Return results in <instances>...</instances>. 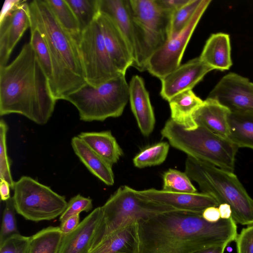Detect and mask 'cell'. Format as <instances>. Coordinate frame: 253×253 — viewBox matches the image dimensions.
I'll return each mask as SVG.
<instances>
[{"mask_svg":"<svg viewBox=\"0 0 253 253\" xmlns=\"http://www.w3.org/2000/svg\"><path fill=\"white\" fill-rule=\"evenodd\" d=\"M202 213L175 210L139 220V253H192L235 241L232 217L210 222Z\"/></svg>","mask_w":253,"mask_h":253,"instance_id":"1","label":"cell"},{"mask_svg":"<svg viewBox=\"0 0 253 253\" xmlns=\"http://www.w3.org/2000/svg\"><path fill=\"white\" fill-rule=\"evenodd\" d=\"M56 101L29 42L11 63L0 67V116L18 114L44 125L51 117Z\"/></svg>","mask_w":253,"mask_h":253,"instance_id":"2","label":"cell"},{"mask_svg":"<svg viewBox=\"0 0 253 253\" xmlns=\"http://www.w3.org/2000/svg\"><path fill=\"white\" fill-rule=\"evenodd\" d=\"M29 5L31 22L42 34L50 53L52 92L56 100H63L86 84L78 42L60 25L45 0H33Z\"/></svg>","mask_w":253,"mask_h":253,"instance_id":"3","label":"cell"},{"mask_svg":"<svg viewBox=\"0 0 253 253\" xmlns=\"http://www.w3.org/2000/svg\"><path fill=\"white\" fill-rule=\"evenodd\" d=\"M185 172L197 183L203 193L212 196L219 205L228 204L235 222L253 224V199L233 172L188 157Z\"/></svg>","mask_w":253,"mask_h":253,"instance_id":"4","label":"cell"},{"mask_svg":"<svg viewBox=\"0 0 253 253\" xmlns=\"http://www.w3.org/2000/svg\"><path fill=\"white\" fill-rule=\"evenodd\" d=\"M161 133L172 147L186 153L188 157L233 172L239 148L227 137L202 126L186 129L171 119L166 123Z\"/></svg>","mask_w":253,"mask_h":253,"instance_id":"5","label":"cell"},{"mask_svg":"<svg viewBox=\"0 0 253 253\" xmlns=\"http://www.w3.org/2000/svg\"><path fill=\"white\" fill-rule=\"evenodd\" d=\"M133 24L134 67L146 70L150 57L170 37L174 12L163 7L159 0H129Z\"/></svg>","mask_w":253,"mask_h":253,"instance_id":"6","label":"cell"},{"mask_svg":"<svg viewBox=\"0 0 253 253\" xmlns=\"http://www.w3.org/2000/svg\"><path fill=\"white\" fill-rule=\"evenodd\" d=\"M101 209L102 217L91 250L105 237L131 223L175 210L143 199L138 196L136 190L126 185L120 187Z\"/></svg>","mask_w":253,"mask_h":253,"instance_id":"7","label":"cell"},{"mask_svg":"<svg viewBox=\"0 0 253 253\" xmlns=\"http://www.w3.org/2000/svg\"><path fill=\"white\" fill-rule=\"evenodd\" d=\"M63 100L76 107L81 120L103 121L122 115L129 100V84L122 75L97 87L86 83Z\"/></svg>","mask_w":253,"mask_h":253,"instance_id":"8","label":"cell"},{"mask_svg":"<svg viewBox=\"0 0 253 253\" xmlns=\"http://www.w3.org/2000/svg\"><path fill=\"white\" fill-rule=\"evenodd\" d=\"M13 189L15 211L26 220H53L60 216L67 206L64 197L29 176L21 177L15 182Z\"/></svg>","mask_w":253,"mask_h":253,"instance_id":"9","label":"cell"},{"mask_svg":"<svg viewBox=\"0 0 253 253\" xmlns=\"http://www.w3.org/2000/svg\"><path fill=\"white\" fill-rule=\"evenodd\" d=\"M78 44L87 84L97 87L122 75L110 58L96 19L82 32Z\"/></svg>","mask_w":253,"mask_h":253,"instance_id":"10","label":"cell"},{"mask_svg":"<svg viewBox=\"0 0 253 253\" xmlns=\"http://www.w3.org/2000/svg\"><path fill=\"white\" fill-rule=\"evenodd\" d=\"M211 0H202L190 22L177 35L170 38L148 60L146 70L160 80L177 68L186 47Z\"/></svg>","mask_w":253,"mask_h":253,"instance_id":"11","label":"cell"},{"mask_svg":"<svg viewBox=\"0 0 253 253\" xmlns=\"http://www.w3.org/2000/svg\"><path fill=\"white\" fill-rule=\"evenodd\" d=\"M208 97L216 100L230 112H253V82L229 73L218 81Z\"/></svg>","mask_w":253,"mask_h":253,"instance_id":"12","label":"cell"},{"mask_svg":"<svg viewBox=\"0 0 253 253\" xmlns=\"http://www.w3.org/2000/svg\"><path fill=\"white\" fill-rule=\"evenodd\" d=\"M30 26L29 5L25 1L0 19V67L7 65L14 48Z\"/></svg>","mask_w":253,"mask_h":253,"instance_id":"13","label":"cell"},{"mask_svg":"<svg viewBox=\"0 0 253 253\" xmlns=\"http://www.w3.org/2000/svg\"><path fill=\"white\" fill-rule=\"evenodd\" d=\"M212 70L199 57L191 59L160 80L161 96L169 101L177 94L192 89Z\"/></svg>","mask_w":253,"mask_h":253,"instance_id":"14","label":"cell"},{"mask_svg":"<svg viewBox=\"0 0 253 253\" xmlns=\"http://www.w3.org/2000/svg\"><path fill=\"white\" fill-rule=\"evenodd\" d=\"M96 19L113 65L121 74L125 75L127 69L134 63L133 54L126 39L107 14L99 11Z\"/></svg>","mask_w":253,"mask_h":253,"instance_id":"15","label":"cell"},{"mask_svg":"<svg viewBox=\"0 0 253 253\" xmlns=\"http://www.w3.org/2000/svg\"><path fill=\"white\" fill-rule=\"evenodd\" d=\"M136 193L143 199L177 210L202 213L208 207H217L219 205L214 198L203 192H173L151 188L136 190Z\"/></svg>","mask_w":253,"mask_h":253,"instance_id":"16","label":"cell"},{"mask_svg":"<svg viewBox=\"0 0 253 253\" xmlns=\"http://www.w3.org/2000/svg\"><path fill=\"white\" fill-rule=\"evenodd\" d=\"M102 217L101 207H97L75 229L63 234L58 253H88Z\"/></svg>","mask_w":253,"mask_h":253,"instance_id":"17","label":"cell"},{"mask_svg":"<svg viewBox=\"0 0 253 253\" xmlns=\"http://www.w3.org/2000/svg\"><path fill=\"white\" fill-rule=\"evenodd\" d=\"M129 89L131 111L141 132L148 136L154 129L155 118L143 79L138 75L133 76L129 84Z\"/></svg>","mask_w":253,"mask_h":253,"instance_id":"18","label":"cell"},{"mask_svg":"<svg viewBox=\"0 0 253 253\" xmlns=\"http://www.w3.org/2000/svg\"><path fill=\"white\" fill-rule=\"evenodd\" d=\"M88 253H139L138 222L110 234Z\"/></svg>","mask_w":253,"mask_h":253,"instance_id":"19","label":"cell"},{"mask_svg":"<svg viewBox=\"0 0 253 253\" xmlns=\"http://www.w3.org/2000/svg\"><path fill=\"white\" fill-rule=\"evenodd\" d=\"M230 113L228 108L217 101L207 97L193 116L197 126H205L217 134L228 138Z\"/></svg>","mask_w":253,"mask_h":253,"instance_id":"20","label":"cell"},{"mask_svg":"<svg viewBox=\"0 0 253 253\" xmlns=\"http://www.w3.org/2000/svg\"><path fill=\"white\" fill-rule=\"evenodd\" d=\"M229 35L218 33L209 38L199 57L213 70L225 71L232 65Z\"/></svg>","mask_w":253,"mask_h":253,"instance_id":"21","label":"cell"},{"mask_svg":"<svg viewBox=\"0 0 253 253\" xmlns=\"http://www.w3.org/2000/svg\"><path fill=\"white\" fill-rule=\"evenodd\" d=\"M71 145L76 155L90 172L105 184H114V175L111 164L78 136L72 139Z\"/></svg>","mask_w":253,"mask_h":253,"instance_id":"22","label":"cell"},{"mask_svg":"<svg viewBox=\"0 0 253 253\" xmlns=\"http://www.w3.org/2000/svg\"><path fill=\"white\" fill-rule=\"evenodd\" d=\"M168 102L172 120L186 129H193L198 126L193 116L203 100L197 96L192 89L177 94Z\"/></svg>","mask_w":253,"mask_h":253,"instance_id":"23","label":"cell"},{"mask_svg":"<svg viewBox=\"0 0 253 253\" xmlns=\"http://www.w3.org/2000/svg\"><path fill=\"white\" fill-rule=\"evenodd\" d=\"M99 11L108 15L125 36L134 57V40L129 0H98Z\"/></svg>","mask_w":253,"mask_h":253,"instance_id":"24","label":"cell"},{"mask_svg":"<svg viewBox=\"0 0 253 253\" xmlns=\"http://www.w3.org/2000/svg\"><path fill=\"white\" fill-rule=\"evenodd\" d=\"M78 136L112 166L117 163L123 154L110 131L84 132Z\"/></svg>","mask_w":253,"mask_h":253,"instance_id":"25","label":"cell"},{"mask_svg":"<svg viewBox=\"0 0 253 253\" xmlns=\"http://www.w3.org/2000/svg\"><path fill=\"white\" fill-rule=\"evenodd\" d=\"M228 138L238 148L253 149V112H230Z\"/></svg>","mask_w":253,"mask_h":253,"instance_id":"26","label":"cell"},{"mask_svg":"<svg viewBox=\"0 0 253 253\" xmlns=\"http://www.w3.org/2000/svg\"><path fill=\"white\" fill-rule=\"evenodd\" d=\"M63 236L60 227L43 228L30 237L28 253H58Z\"/></svg>","mask_w":253,"mask_h":253,"instance_id":"27","label":"cell"},{"mask_svg":"<svg viewBox=\"0 0 253 253\" xmlns=\"http://www.w3.org/2000/svg\"><path fill=\"white\" fill-rule=\"evenodd\" d=\"M45 1L60 25L78 42L81 35L79 24L66 0Z\"/></svg>","mask_w":253,"mask_h":253,"instance_id":"28","label":"cell"},{"mask_svg":"<svg viewBox=\"0 0 253 253\" xmlns=\"http://www.w3.org/2000/svg\"><path fill=\"white\" fill-rule=\"evenodd\" d=\"M30 28L31 35L29 42L51 85L53 80V69L47 43L39 28L31 22Z\"/></svg>","mask_w":253,"mask_h":253,"instance_id":"29","label":"cell"},{"mask_svg":"<svg viewBox=\"0 0 253 253\" xmlns=\"http://www.w3.org/2000/svg\"><path fill=\"white\" fill-rule=\"evenodd\" d=\"M169 150V144L161 142L147 147L138 153L133 163L138 168L159 165L166 160Z\"/></svg>","mask_w":253,"mask_h":253,"instance_id":"30","label":"cell"},{"mask_svg":"<svg viewBox=\"0 0 253 253\" xmlns=\"http://www.w3.org/2000/svg\"><path fill=\"white\" fill-rule=\"evenodd\" d=\"M79 24L82 32L97 18L99 13L98 0H66Z\"/></svg>","mask_w":253,"mask_h":253,"instance_id":"31","label":"cell"},{"mask_svg":"<svg viewBox=\"0 0 253 253\" xmlns=\"http://www.w3.org/2000/svg\"><path fill=\"white\" fill-rule=\"evenodd\" d=\"M163 190L180 193H195L197 189L184 172L169 169L163 176Z\"/></svg>","mask_w":253,"mask_h":253,"instance_id":"32","label":"cell"},{"mask_svg":"<svg viewBox=\"0 0 253 253\" xmlns=\"http://www.w3.org/2000/svg\"><path fill=\"white\" fill-rule=\"evenodd\" d=\"M202 0H190L186 5L173 12L171 19L169 39L177 35L185 28Z\"/></svg>","mask_w":253,"mask_h":253,"instance_id":"33","label":"cell"},{"mask_svg":"<svg viewBox=\"0 0 253 253\" xmlns=\"http://www.w3.org/2000/svg\"><path fill=\"white\" fill-rule=\"evenodd\" d=\"M8 126L2 119L0 121V178L6 180L10 187L14 188L15 182L13 180L10 170L6 144Z\"/></svg>","mask_w":253,"mask_h":253,"instance_id":"34","label":"cell"},{"mask_svg":"<svg viewBox=\"0 0 253 253\" xmlns=\"http://www.w3.org/2000/svg\"><path fill=\"white\" fill-rule=\"evenodd\" d=\"M12 198L5 202L0 232V243L8 237L19 233L16 225Z\"/></svg>","mask_w":253,"mask_h":253,"instance_id":"35","label":"cell"},{"mask_svg":"<svg viewBox=\"0 0 253 253\" xmlns=\"http://www.w3.org/2000/svg\"><path fill=\"white\" fill-rule=\"evenodd\" d=\"M92 208V200L78 194L68 202L65 210L60 216L59 220L62 223L73 215L80 214L82 211L88 212Z\"/></svg>","mask_w":253,"mask_h":253,"instance_id":"36","label":"cell"},{"mask_svg":"<svg viewBox=\"0 0 253 253\" xmlns=\"http://www.w3.org/2000/svg\"><path fill=\"white\" fill-rule=\"evenodd\" d=\"M30 237L14 234L0 243V253H28Z\"/></svg>","mask_w":253,"mask_h":253,"instance_id":"37","label":"cell"},{"mask_svg":"<svg viewBox=\"0 0 253 253\" xmlns=\"http://www.w3.org/2000/svg\"><path fill=\"white\" fill-rule=\"evenodd\" d=\"M235 241L237 253H253V225L243 228Z\"/></svg>","mask_w":253,"mask_h":253,"instance_id":"38","label":"cell"},{"mask_svg":"<svg viewBox=\"0 0 253 253\" xmlns=\"http://www.w3.org/2000/svg\"><path fill=\"white\" fill-rule=\"evenodd\" d=\"M80 223V214H76L61 223L60 228L63 234H66L75 229Z\"/></svg>","mask_w":253,"mask_h":253,"instance_id":"39","label":"cell"},{"mask_svg":"<svg viewBox=\"0 0 253 253\" xmlns=\"http://www.w3.org/2000/svg\"><path fill=\"white\" fill-rule=\"evenodd\" d=\"M163 7L174 12L188 3L190 0H159Z\"/></svg>","mask_w":253,"mask_h":253,"instance_id":"40","label":"cell"},{"mask_svg":"<svg viewBox=\"0 0 253 253\" xmlns=\"http://www.w3.org/2000/svg\"><path fill=\"white\" fill-rule=\"evenodd\" d=\"M203 218L210 222H216L220 219L218 208L216 207H210L206 208L202 213Z\"/></svg>","mask_w":253,"mask_h":253,"instance_id":"41","label":"cell"},{"mask_svg":"<svg viewBox=\"0 0 253 253\" xmlns=\"http://www.w3.org/2000/svg\"><path fill=\"white\" fill-rule=\"evenodd\" d=\"M228 244L225 243L203 248L192 253H224Z\"/></svg>","mask_w":253,"mask_h":253,"instance_id":"42","label":"cell"},{"mask_svg":"<svg viewBox=\"0 0 253 253\" xmlns=\"http://www.w3.org/2000/svg\"><path fill=\"white\" fill-rule=\"evenodd\" d=\"M10 188L9 183L4 179H0V194L1 201L6 202L11 197L10 196Z\"/></svg>","mask_w":253,"mask_h":253,"instance_id":"43","label":"cell"},{"mask_svg":"<svg viewBox=\"0 0 253 253\" xmlns=\"http://www.w3.org/2000/svg\"><path fill=\"white\" fill-rule=\"evenodd\" d=\"M20 2L21 0H5L1 11L0 19L5 16Z\"/></svg>","mask_w":253,"mask_h":253,"instance_id":"44","label":"cell"},{"mask_svg":"<svg viewBox=\"0 0 253 253\" xmlns=\"http://www.w3.org/2000/svg\"><path fill=\"white\" fill-rule=\"evenodd\" d=\"M220 218L227 219L232 217V210L231 207L227 204H220L218 207Z\"/></svg>","mask_w":253,"mask_h":253,"instance_id":"45","label":"cell"}]
</instances>
